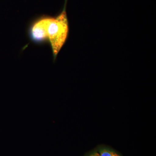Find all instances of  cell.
Instances as JSON below:
<instances>
[{
    "label": "cell",
    "instance_id": "6da1fadb",
    "mask_svg": "<svg viewBox=\"0 0 156 156\" xmlns=\"http://www.w3.org/2000/svg\"><path fill=\"white\" fill-rule=\"evenodd\" d=\"M69 32L66 6L57 17L39 18L33 23L29 29L30 37L33 41L37 43L47 41L50 42L54 60L67 41Z\"/></svg>",
    "mask_w": 156,
    "mask_h": 156
},
{
    "label": "cell",
    "instance_id": "7a4b0ae2",
    "mask_svg": "<svg viewBox=\"0 0 156 156\" xmlns=\"http://www.w3.org/2000/svg\"><path fill=\"white\" fill-rule=\"evenodd\" d=\"M92 156H120L113 151L105 149L92 154Z\"/></svg>",
    "mask_w": 156,
    "mask_h": 156
},
{
    "label": "cell",
    "instance_id": "3957f363",
    "mask_svg": "<svg viewBox=\"0 0 156 156\" xmlns=\"http://www.w3.org/2000/svg\"><path fill=\"white\" fill-rule=\"evenodd\" d=\"M92 156V154H91V155H90V156Z\"/></svg>",
    "mask_w": 156,
    "mask_h": 156
}]
</instances>
